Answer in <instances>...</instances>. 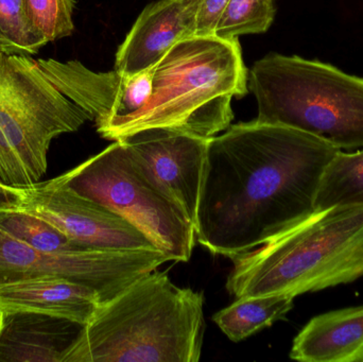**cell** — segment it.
Returning <instances> with one entry per match:
<instances>
[{"instance_id": "1", "label": "cell", "mask_w": 363, "mask_h": 362, "mask_svg": "<svg viewBox=\"0 0 363 362\" xmlns=\"http://www.w3.org/2000/svg\"><path fill=\"white\" fill-rule=\"evenodd\" d=\"M339 150L256 119L209 138L196 242L211 254L235 259L308 218L320 176Z\"/></svg>"}, {"instance_id": "2", "label": "cell", "mask_w": 363, "mask_h": 362, "mask_svg": "<svg viewBox=\"0 0 363 362\" xmlns=\"http://www.w3.org/2000/svg\"><path fill=\"white\" fill-rule=\"evenodd\" d=\"M153 67L150 99L133 114L97 125L101 137L116 142L143 130L163 128L211 138L230 127L233 98L247 93L238 38H184Z\"/></svg>"}, {"instance_id": "3", "label": "cell", "mask_w": 363, "mask_h": 362, "mask_svg": "<svg viewBox=\"0 0 363 362\" xmlns=\"http://www.w3.org/2000/svg\"><path fill=\"white\" fill-rule=\"evenodd\" d=\"M203 307L202 293L155 270L98 307L64 362H198Z\"/></svg>"}, {"instance_id": "4", "label": "cell", "mask_w": 363, "mask_h": 362, "mask_svg": "<svg viewBox=\"0 0 363 362\" xmlns=\"http://www.w3.org/2000/svg\"><path fill=\"white\" fill-rule=\"evenodd\" d=\"M234 261L226 290L236 299L298 297L363 276V205L313 213Z\"/></svg>"}, {"instance_id": "5", "label": "cell", "mask_w": 363, "mask_h": 362, "mask_svg": "<svg viewBox=\"0 0 363 362\" xmlns=\"http://www.w3.org/2000/svg\"><path fill=\"white\" fill-rule=\"evenodd\" d=\"M247 78L256 120L305 132L340 150L363 148V78L275 52L255 62Z\"/></svg>"}, {"instance_id": "6", "label": "cell", "mask_w": 363, "mask_h": 362, "mask_svg": "<svg viewBox=\"0 0 363 362\" xmlns=\"http://www.w3.org/2000/svg\"><path fill=\"white\" fill-rule=\"evenodd\" d=\"M87 120L31 55L0 51V183L14 188L40 183L51 142Z\"/></svg>"}, {"instance_id": "7", "label": "cell", "mask_w": 363, "mask_h": 362, "mask_svg": "<svg viewBox=\"0 0 363 362\" xmlns=\"http://www.w3.org/2000/svg\"><path fill=\"white\" fill-rule=\"evenodd\" d=\"M51 181L127 219L169 261L191 259L196 240L194 223L123 140Z\"/></svg>"}, {"instance_id": "8", "label": "cell", "mask_w": 363, "mask_h": 362, "mask_svg": "<svg viewBox=\"0 0 363 362\" xmlns=\"http://www.w3.org/2000/svg\"><path fill=\"white\" fill-rule=\"evenodd\" d=\"M167 261L159 250L44 252L0 229V285L26 278H65L94 289L104 304Z\"/></svg>"}, {"instance_id": "9", "label": "cell", "mask_w": 363, "mask_h": 362, "mask_svg": "<svg viewBox=\"0 0 363 362\" xmlns=\"http://www.w3.org/2000/svg\"><path fill=\"white\" fill-rule=\"evenodd\" d=\"M18 191L19 208L48 221L85 248L157 250L146 235L121 215L51 180Z\"/></svg>"}, {"instance_id": "10", "label": "cell", "mask_w": 363, "mask_h": 362, "mask_svg": "<svg viewBox=\"0 0 363 362\" xmlns=\"http://www.w3.org/2000/svg\"><path fill=\"white\" fill-rule=\"evenodd\" d=\"M121 140L183 208L194 227L209 138L152 128Z\"/></svg>"}, {"instance_id": "11", "label": "cell", "mask_w": 363, "mask_h": 362, "mask_svg": "<svg viewBox=\"0 0 363 362\" xmlns=\"http://www.w3.org/2000/svg\"><path fill=\"white\" fill-rule=\"evenodd\" d=\"M199 0H159L145 8L118 48L115 70L132 76L157 63L177 43L196 35Z\"/></svg>"}, {"instance_id": "12", "label": "cell", "mask_w": 363, "mask_h": 362, "mask_svg": "<svg viewBox=\"0 0 363 362\" xmlns=\"http://www.w3.org/2000/svg\"><path fill=\"white\" fill-rule=\"evenodd\" d=\"M84 325L42 312H0V362H64Z\"/></svg>"}, {"instance_id": "13", "label": "cell", "mask_w": 363, "mask_h": 362, "mask_svg": "<svg viewBox=\"0 0 363 362\" xmlns=\"http://www.w3.org/2000/svg\"><path fill=\"white\" fill-rule=\"evenodd\" d=\"M100 304L94 289L65 278H26L0 285V312H42L85 325Z\"/></svg>"}, {"instance_id": "14", "label": "cell", "mask_w": 363, "mask_h": 362, "mask_svg": "<svg viewBox=\"0 0 363 362\" xmlns=\"http://www.w3.org/2000/svg\"><path fill=\"white\" fill-rule=\"evenodd\" d=\"M47 78L68 99L80 106L96 125L121 112L128 76L116 70L95 72L79 61L38 59Z\"/></svg>"}, {"instance_id": "15", "label": "cell", "mask_w": 363, "mask_h": 362, "mask_svg": "<svg viewBox=\"0 0 363 362\" xmlns=\"http://www.w3.org/2000/svg\"><path fill=\"white\" fill-rule=\"evenodd\" d=\"M290 358L303 362H363V305L311 319L294 338Z\"/></svg>"}, {"instance_id": "16", "label": "cell", "mask_w": 363, "mask_h": 362, "mask_svg": "<svg viewBox=\"0 0 363 362\" xmlns=\"http://www.w3.org/2000/svg\"><path fill=\"white\" fill-rule=\"evenodd\" d=\"M294 297L270 295L239 298L213 315V321L234 342L242 341L277 321L294 308Z\"/></svg>"}, {"instance_id": "17", "label": "cell", "mask_w": 363, "mask_h": 362, "mask_svg": "<svg viewBox=\"0 0 363 362\" xmlns=\"http://www.w3.org/2000/svg\"><path fill=\"white\" fill-rule=\"evenodd\" d=\"M363 205V149L339 150L324 168L315 198V213Z\"/></svg>"}, {"instance_id": "18", "label": "cell", "mask_w": 363, "mask_h": 362, "mask_svg": "<svg viewBox=\"0 0 363 362\" xmlns=\"http://www.w3.org/2000/svg\"><path fill=\"white\" fill-rule=\"evenodd\" d=\"M0 229L18 242L44 252L91 250L70 239L45 219L19 208L0 210Z\"/></svg>"}, {"instance_id": "19", "label": "cell", "mask_w": 363, "mask_h": 362, "mask_svg": "<svg viewBox=\"0 0 363 362\" xmlns=\"http://www.w3.org/2000/svg\"><path fill=\"white\" fill-rule=\"evenodd\" d=\"M275 16L274 0H230L215 35L237 38L268 31Z\"/></svg>"}, {"instance_id": "20", "label": "cell", "mask_w": 363, "mask_h": 362, "mask_svg": "<svg viewBox=\"0 0 363 362\" xmlns=\"http://www.w3.org/2000/svg\"><path fill=\"white\" fill-rule=\"evenodd\" d=\"M34 33L45 43L72 35L74 0H21Z\"/></svg>"}, {"instance_id": "21", "label": "cell", "mask_w": 363, "mask_h": 362, "mask_svg": "<svg viewBox=\"0 0 363 362\" xmlns=\"http://www.w3.org/2000/svg\"><path fill=\"white\" fill-rule=\"evenodd\" d=\"M45 45L30 27L21 0H0V51L32 55Z\"/></svg>"}, {"instance_id": "22", "label": "cell", "mask_w": 363, "mask_h": 362, "mask_svg": "<svg viewBox=\"0 0 363 362\" xmlns=\"http://www.w3.org/2000/svg\"><path fill=\"white\" fill-rule=\"evenodd\" d=\"M230 0H199L196 35H215L216 28Z\"/></svg>"}]
</instances>
